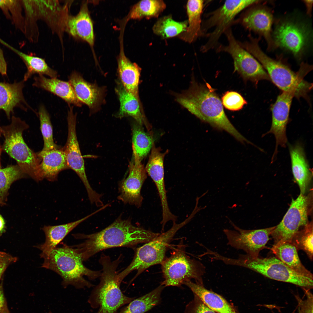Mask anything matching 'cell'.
Segmentation results:
<instances>
[{
  "mask_svg": "<svg viewBox=\"0 0 313 313\" xmlns=\"http://www.w3.org/2000/svg\"><path fill=\"white\" fill-rule=\"evenodd\" d=\"M159 234L134 226L130 218L123 219L120 216L100 232L88 234H72L76 239L85 240L72 247L83 261H85L104 250L117 247H133L139 243H147Z\"/></svg>",
  "mask_w": 313,
  "mask_h": 313,
  "instance_id": "cell-1",
  "label": "cell"
},
{
  "mask_svg": "<svg viewBox=\"0 0 313 313\" xmlns=\"http://www.w3.org/2000/svg\"><path fill=\"white\" fill-rule=\"evenodd\" d=\"M175 97L177 102L202 121L226 131L240 142L246 141L228 118L221 100L208 83L201 84L192 80L188 90Z\"/></svg>",
  "mask_w": 313,
  "mask_h": 313,
  "instance_id": "cell-2",
  "label": "cell"
},
{
  "mask_svg": "<svg viewBox=\"0 0 313 313\" xmlns=\"http://www.w3.org/2000/svg\"><path fill=\"white\" fill-rule=\"evenodd\" d=\"M249 37V41L241 42V46L260 62L273 83L283 92L291 93L297 99L307 98L312 84L305 81L304 77L310 70V66L303 63L294 72L287 65L265 54L259 46L258 39Z\"/></svg>",
  "mask_w": 313,
  "mask_h": 313,
  "instance_id": "cell-3",
  "label": "cell"
},
{
  "mask_svg": "<svg viewBox=\"0 0 313 313\" xmlns=\"http://www.w3.org/2000/svg\"><path fill=\"white\" fill-rule=\"evenodd\" d=\"M121 260V255L113 261L108 256L102 254L101 256L99 262L102 268L100 281L88 300L92 308H99L97 313H115L135 298L126 296L120 289L121 282L118 279L117 268Z\"/></svg>",
  "mask_w": 313,
  "mask_h": 313,
  "instance_id": "cell-4",
  "label": "cell"
},
{
  "mask_svg": "<svg viewBox=\"0 0 313 313\" xmlns=\"http://www.w3.org/2000/svg\"><path fill=\"white\" fill-rule=\"evenodd\" d=\"M62 244L61 247H56L51 251L48 257L44 260L42 267L60 275L62 279V285L64 288L69 285L78 289L94 286L83 276L94 280L100 277L101 272L87 268L74 248L63 243Z\"/></svg>",
  "mask_w": 313,
  "mask_h": 313,
  "instance_id": "cell-5",
  "label": "cell"
},
{
  "mask_svg": "<svg viewBox=\"0 0 313 313\" xmlns=\"http://www.w3.org/2000/svg\"><path fill=\"white\" fill-rule=\"evenodd\" d=\"M222 261L226 264L247 268L269 278L294 284L303 290H309L313 287V279L295 272L276 257L263 258L241 254L236 259L224 256Z\"/></svg>",
  "mask_w": 313,
  "mask_h": 313,
  "instance_id": "cell-6",
  "label": "cell"
},
{
  "mask_svg": "<svg viewBox=\"0 0 313 313\" xmlns=\"http://www.w3.org/2000/svg\"><path fill=\"white\" fill-rule=\"evenodd\" d=\"M28 125L20 118L13 116L9 125L0 126V132L4 138L3 148L17 161L23 172L38 182L39 167L41 160L37 153L30 149L23 137V131Z\"/></svg>",
  "mask_w": 313,
  "mask_h": 313,
  "instance_id": "cell-7",
  "label": "cell"
},
{
  "mask_svg": "<svg viewBox=\"0 0 313 313\" xmlns=\"http://www.w3.org/2000/svg\"><path fill=\"white\" fill-rule=\"evenodd\" d=\"M193 217V215L191 214L181 223H173L172 227L168 231L159 234L152 240L137 249L131 263L125 269L118 273L119 280L122 282L130 273L136 270L137 272L133 278V280L134 279L150 267L161 264L165 259L168 246L176 232L187 224Z\"/></svg>",
  "mask_w": 313,
  "mask_h": 313,
  "instance_id": "cell-8",
  "label": "cell"
},
{
  "mask_svg": "<svg viewBox=\"0 0 313 313\" xmlns=\"http://www.w3.org/2000/svg\"><path fill=\"white\" fill-rule=\"evenodd\" d=\"M260 1L252 0H227L216 9L206 14L202 22L203 36L208 37L206 43L201 47V51L206 52L215 49L220 43L223 34L235 24L236 16L247 8Z\"/></svg>",
  "mask_w": 313,
  "mask_h": 313,
  "instance_id": "cell-9",
  "label": "cell"
},
{
  "mask_svg": "<svg viewBox=\"0 0 313 313\" xmlns=\"http://www.w3.org/2000/svg\"><path fill=\"white\" fill-rule=\"evenodd\" d=\"M161 264L164 280L161 284L165 287H180L192 279L196 283L203 285L205 266L200 261L191 259L181 248H178Z\"/></svg>",
  "mask_w": 313,
  "mask_h": 313,
  "instance_id": "cell-10",
  "label": "cell"
},
{
  "mask_svg": "<svg viewBox=\"0 0 313 313\" xmlns=\"http://www.w3.org/2000/svg\"><path fill=\"white\" fill-rule=\"evenodd\" d=\"M228 44H220L216 48L217 52L229 54L234 61V72H236L245 81L257 84L260 80H270L264 68L250 53L243 47L234 37L231 28L225 32Z\"/></svg>",
  "mask_w": 313,
  "mask_h": 313,
  "instance_id": "cell-11",
  "label": "cell"
},
{
  "mask_svg": "<svg viewBox=\"0 0 313 313\" xmlns=\"http://www.w3.org/2000/svg\"><path fill=\"white\" fill-rule=\"evenodd\" d=\"M309 200L300 194L295 200L292 199L290 207L283 219L273 230L271 235L274 244L288 242L308 223Z\"/></svg>",
  "mask_w": 313,
  "mask_h": 313,
  "instance_id": "cell-12",
  "label": "cell"
},
{
  "mask_svg": "<svg viewBox=\"0 0 313 313\" xmlns=\"http://www.w3.org/2000/svg\"><path fill=\"white\" fill-rule=\"evenodd\" d=\"M73 107L68 110L67 122L68 132L66 143L62 149L66 156L69 168L74 171L79 177L86 190L91 203L97 201L101 195L93 190L89 184L85 173L84 162L81 155L76 132V114L73 112Z\"/></svg>",
  "mask_w": 313,
  "mask_h": 313,
  "instance_id": "cell-13",
  "label": "cell"
},
{
  "mask_svg": "<svg viewBox=\"0 0 313 313\" xmlns=\"http://www.w3.org/2000/svg\"><path fill=\"white\" fill-rule=\"evenodd\" d=\"M68 3L62 6L57 0H29L27 9V15L35 22L39 19L44 21L60 38L65 31L69 15L70 4Z\"/></svg>",
  "mask_w": 313,
  "mask_h": 313,
  "instance_id": "cell-14",
  "label": "cell"
},
{
  "mask_svg": "<svg viewBox=\"0 0 313 313\" xmlns=\"http://www.w3.org/2000/svg\"><path fill=\"white\" fill-rule=\"evenodd\" d=\"M235 230L224 229L223 231L228 240L227 244L237 249L241 250L252 257L259 256L260 252L265 247L275 226L255 230L243 229L230 221Z\"/></svg>",
  "mask_w": 313,
  "mask_h": 313,
  "instance_id": "cell-15",
  "label": "cell"
},
{
  "mask_svg": "<svg viewBox=\"0 0 313 313\" xmlns=\"http://www.w3.org/2000/svg\"><path fill=\"white\" fill-rule=\"evenodd\" d=\"M133 158L129 165L128 176L118 183L119 195L118 199L124 204L141 206L143 197L141 191L147 178V173L144 165L138 156L133 153Z\"/></svg>",
  "mask_w": 313,
  "mask_h": 313,
  "instance_id": "cell-16",
  "label": "cell"
},
{
  "mask_svg": "<svg viewBox=\"0 0 313 313\" xmlns=\"http://www.w3.org/2000/svg\"><path fill=\"white\" fill-rule=\"evenodd\" d=\"M293 94L283 92L279 95L272 106V122L271 128L265 134H273L275 138L276 147L272 161L276 156L279 146L285 148L287 142L286 135V126L288 122L290 108Z\"/></svg>",
  "mask_w": 313,
  "mask_h": 313,
  "instance_id": "cell-17",
  "label": "cell"
},
{
  "mask_svg": "<svg viewBox=\"0 0 313 313\" xmlns=\"http://www.w3.org/2000/svg\"><path fill=\"white\" fill-rule=\"evenodd\" d=\"M274 36L276 46L284 48L294 56L299 57L306 45L308 34L304 27L292 22L285 21L277 26Z\"/></svg>",
  "mask_w": 313,
  "mask_h": 313,
  "instance_id": "cell-18",
  "label": "cell"
},
{
  "mask_svg": "<svg viewBox=\"0 0 313 313\" xmlns=\"http://www.w3.org/2000/svg\"><path fill=\"white\" fill-rule=\"evenodd\" d=\"M273 16L265 9L253 7L243 13L236 19L235 23H239L246 29L263 36L266 40L269 48L271 49L276 46L271 36Z\"/></svg>",
  "mask_w": 313,
  "mask_h": 313,
  "instance_id": "cell-19",
  "label": "cell"
},
{
  "mask_svg": "<svg viewBox=\"0 0 313 313\" xmlns=\"http://www.w3.org/2000/svg\"><path fill=\"white\" fill-rule=\"evenodd\" d=\"M151 150L145 168L154 182L158 192L162 205V218L168 219L172 217L173 214L168 207L164 179L163 161L168 151L162 152L160 148L156 147L154 143Z\"/></svg>",
  "mask_w": 313,
  "mask_h": 313,
  "instance_id": "cell-20",
  "label": "cell"
},
{
  "mask_svg": "<svg viewBox=\"0 0 313 313\" xmlns=\"http://www.w3.org/2000/svg\"><path fill=\"white\" fill-rule=\"evenodd\" d=\"M88 3L87 1L82 2L76 15H69L66 22L65 31L74 38L86 42L93 47L94 43L93 26Z\"/></svg>",
  "mask_w": 313,
  "mask_h": 313,
  "instance_id": "cell-21",
  "label": "cell"
},
{
  "mask_svg": "<svg viewBox=\"0 0 313 313\" xmlns=\"http://www.w3.org/2000/svg\"><path fill=\"white\" fill-rule=\"evenodd\" d=\"M41 160L39 167L38 182L44 179L56 181L61 171L69 169L66 156L62 149L41 150L37 153Z\"/></svg>",
  "mask_w": 313,
  "mask_h": 313,
  "instance_id": "cell-22",
  "label": "cell"
},
{
  "mask_svg": "<svg viewBox=\"0 0 313 313\" xmlns=\"http://www.w3.org/2000/svg\"><path fill=\"white\" fill-rule=\"evenodd\" d=\"M100 209L84 217L67 223L56 225H44L42 228L46 237L44 243L35 246L41 251V258L47 259L51 251L71 231L81 223L96 213Z\"/></svg>",
  "mask_w": 313,
  "mask_h": 313,
  "instance_id": "cell-23",
  "label": "cell"
},
{
  "mask_svg": "<svg viewBox=\"0 0 313 313\" xmlns=\"http://www.w3.org/2000/svg\"><path fill=\"white\" fill-rule=\"evenodd\" d=\"M68 82L78 99L87 105L90 109H95L100 104L103 96L102 88L88 82L76 71L70 74Z\"/></svg>",
  "mask_w": 313,
  "mask_h": 313,
  "instance_id": "cell-24",
  "label": "cell"
},
{
  "mask_svg": "<svg viewBox=\"0 0 313 313\" xmlns=\"http://www.w3.org/2000/svg\"><path fill=\"white\" fill-rule=\"evenodd\" d=\"M289 149L294 177L299 186L301 193L304 194L312 177V172L301 144L290 145Z\"/></svg>",
  "mask_w": 313,
  "mask_h": 313,
  "instance_id": "cell-25",
  "label": "cell"
},
{
  "mask_svg": "<svg viewBox=\"0 0 313 313\" xmlns=\"http://www.w3.org/2000/svg\"><path fill=\"white\" fill-rule=\"evenodd\" d=\"M33 85L52 93L62 98L69 106L71 104L81 107L82 103L77 98L69 82L57 78H48L39 75L34 78Z\"/></svg>",
  "mask_w": 313,
  "mask_h": 313,
  "instance_id": "cell-26",
  "label": "cell"
},
{
  "mask_svg": "<svg viewBox=\"0 0 313 313\" xmlns=\"http://www.w3.org/2000/svg\"><path fill=\"white\" fill-rule=\"evenodd\" d=\"M184 285L199 297L209 308L217 313H239L236 309L219 294L205 288L204 285L189 281Z\"/></svg>",
  "mask_w": 313,
  "mask_h": 313,
  "instance_id": "cell-27",
  "label": "cell"
},
{
  "mask_svg": "<svg viewBox=\"0 0 313 313\" xmlns=\"http://www.w3.org/2000/svg\"><path fill=\"white\" fill-rule=\"evenodd\" d=\"M204 1L190 0L186 5L188 18V26L185 31L178 37L180 39L189 43L195 41L199 37L203 36L202 30V14Z\"/></svg>",
  "mask_w": 313,
  "mask_h": 313,
  "instance_id": "cell-28",
  "label": "cell"
},
{
  "mask_svg": "<svg viewBox=\"0 0 313 313\" xmlns=\"http://www.w3.org/2000/svg\"><path fill=\"white\" fill-rule=\"evenodd\" d=\"M118 70L123 86L128 92L139 97L138 86L141 68L125 56L121 48L118 58Z\"/></svg>",
  "mask_w": 313,
  "mask_h": 313,
  "instance_id": "cell-29",
  "label": "cell"
},
{
  "mask_svg": "<svg viewBox=\"0 0 313 313\" xmlns=\"http://www.w3.org/2000/svg\"><path fill=\"white\" fill-rule=\"evenodd\" d=\"M271 250L276 257L291 269L301 275L313 279L312 274L302 263L298 250L291 243L274 244Z\"/></svg>",
  "mask_w": 313,
  "mask_h": 313,
  "instance_id": "cell-30",
  "label": "cell"
},
{
  "mask_svg": "<svg viewBox=\"0 0 313 313\" xmlns=\"http://www.w3.org/2000/svg\"><path fill=\"white\" fill-rule=\"evenodd\" d=\"M24 86L23 81L12 84L0 82V110L8 118L14 107L23 103L27 105L22 92Z\"/></svg>",
  "mask_w": 313,
  "mask_h": 313,
  "instance_id": "cell-31",
  "label": "cell"
},
{
  "mask_svg": "<svg viewBox=\"0 0 313 313\" xmlns=\"http://www.w3.org/2000/svg\"><path fill=\"white\" fill-rule=\"evenodd\" d=\"M116 91L120 105L117 116L119 118L131 116L142 126L144 119L141 110L139 97L128 92L121 85L118 86L116 88Z\"/></svg>",
  "mask_w": 313,
  "mask_h": 313,
  "instance_id": "cell-32",
  "label": "cell"
},
{
  "mask_svg": "<svg viewBox=\"0 0 313 313\" xmlns=\"http://www.w3.org/2000/svg\"><path fill=\"white\" fill-rule=\"evenodd\" d=\"M0 42L17 53L23 60L26 66L27 71L24 77L26 81L32 75H45L51 78H57V72L50 67L45 60L41 58L29 55L16 49L7 43L1 40Z\"/></svg>",
  "mask_w": 313,
  "mask_h": 313,
  "instance_id": "cell-33",
  "label": "cell"
},
{
  "mask_svg": "<svg viewBox=\"0 0 313 313\" xmlns=\"http://www.w3.org/2000/svg\"><path fill=\"white\" fill-rule=\"evenodd\" d=\"M165 287L160 285L147 294L131 301L119 313H145L160 304L161 294Z\"/></svg>",
  "mask_w": 313,
  "mask_h": 313,
  "instance_id": "cell-34",
  "label": "cell"
},
{
  "mask_svg": "<svg viewBox=\"0 0 313 313\" xmlns=\"http://www.w3.org/2000/svg\"><path fill=\"white\" fill-rule=\"evenodd\" d=\"M166 8V4L161 0L141 1L133 6L127 19L139 20L157 18Z\"/></svg>",
  "mask_w": 313,
  "mask_h": 313,
  "instance_id": "cell-35",
  "label": "cell"
},
{
  "mask_svg": "<svg viewBox=\"0 0 313 313\" xmlns=\"http://www.w3.org/2000/svg\"><path fill=\"white\" fill-rule=\"evenodd\" d=\"M132 149L141 161L150 152L154 143L152 137L146 132L142 126L137 122L132 128Z\"/></svg>",
  "mask_w": 313,
  "mask_h": 313,
  "instance_id": "cell-36",
  "label": "cell"
},
{
  "mask_svg": "<svg viewBox=\"0 0 313 313\" xmlns=\"http://www.w3.org/2000/svg\"><path fill=\"white\" fill-rule=\"evenodd\" d=\"M187 26V21L177 22L173 20L171 15H168L158 19L152 30L155 34L167 38L178 36L185 31Z\"/></svg>",
  "mask_w": 313,
  "mask_h": 313,
  "instance_id": "cell-37",
  "label": "cell"
},
{
  "mask_svg": "<svg viewBox=\"0 0 313 313\" xmlns=\"http://www.w3.org/2000/svg\"><path fill=\"white\" fill-rule=\"evenodd\" d=\"M40 122V128L43 137L44 145L43 151H49L58 147L54 143L53 134L52 127L49 114L46 108L41 105L38 113Z\"/></svg>",
  "mask_w": 313,
  "mask_h": 313,
  "instance_id": "cell-38",
  "label": "cell"
},
{
  "mask_svg": "<svg viewBox=\"0 0 313 313\" xmlns=\"http://www.w3.org/2000/svg\"><path fill=\"white\" fill-rule=\"evenodd\" d=\"M298 251H304L310 260L313 257L312 223H308L294 236L291 242Z\"/></svg>",
  "mask_w": 313,
  "mask_h": 313,
  "instance_id": "cell-39",
  "label": "cell"
},
{
  "mask_svg": "<svg viewBox=\"0 0 313 313\" xmlns=\"http://www.w3.org/2000/svg\"><path fill=\"white\" fill-rule=\"evenodd\" d=\"M24 174L18 165L0 169V198L1 199L6 194L11 184L23 177Z\"/></svg>",
  "mask_w": 313,
  "mask_h": 313,
  "instance_id": "cell-40",
  "label": "cell"
},
{
  "mask_svg": "<svg viewBox=\"0 0 313 313\" xmlns=\"http://www.w3.org/2000/svg\"><path fill=\"white\" fill-rule=\"evenodd\" d=\"M223 105L227 109L232 111L241 109L247 102L239 93L233 91H228L221 98Z\"/></svg>",
  "mask_w": 313,
  "mask_h": 313,
  "instance_id": "cell-41",
  "label": "cell"
},
{
  "mask_svg": "<svg viewBox=\"0 0 313 313\" xmlns=\"http://www.w3.org/2000/svg\"><path fill=\"white\" fill-rule=\"evenodd\" d=\"M184 313H216L209 308L195 294L185 306Z\"/></svg>",
  "mask_w": 313,
  "mask_h": 313,
  "instance_id": "cell-42",
  "label": "cell"
},
{
  "mask_svg": "<svg viewBox=\"0 0 313 313\" xmlns=\"http://www.w3.org/2000/svg\"><path fill=\"white\" fill-rule=\"evenodd\" d=\"M306 298L304 300L296 297L298 303L299 313H313V295L309 290H304Z\"/></svg>",
  "mask_w": 313,
  "mask_h": 313,
  "instance_id": "cell-43",
  "label": "cell"
},
{
  "mask_svg": "<svg viewBox=\"0 0 313 313\" xmlns=\"http://www.w3.org/2000/svg\"><path fill=\"white\" fill-rule=\"evenodd\" d=\"M16 257L3 252H0V280L5 271L10 265L17 261Z\"/></svg>",
  "mask_w": 313,
  "mask_h": 313,
  "instance_id": "cell-44",
  "label": "cell"
},
{
  "mask_svg": "<svg viewBox=\"0 0 313 313\" xmlns=\"http://www.w3.org/2000/svg\"><path fill=\"white\" fill-rule=\"evenodd\" d=\"M7 65L2 50L0 49V73L2 75L7 74Z\"/></svg>",
  "mask_w": 313,
  "mask_h": 313,
  "instance_id": "cell-45",
  "label": "cell"
},
{
  "mask_svg": "<svg viewBox=\"0 0 313 313\" xmlns=\"http://www.w3.org/2000/svg\"><path fill=\"white\" fill-rule=\"evenodd\" d=\"M8 309L2 287L0 286V313H3Z\"/></svg>",
  "mask_w": 313,
  "mask_h": 313,
  "instance_id": "cell-46",
  "label": "cell"
},
{
  "mask_svg": "<svg viewBox=\"0 0 313 313\" xmlns=\"http://www.w3.org/2000/svg\"><path fill=\"white\" fill-rule=\"evenodd\" d=\"M5 222L2 216L0 214V236L5 232Z\"/></svg>",
  "mask_w": 313,
  "mask_h": 313,
  "instance_id": "cell-47",
  "label": "cell"
},
{
  "mask_svg": "<svg viewBox=\"0 0 313 313\" xmlns=\"http://www.w3.org/2000/svg\"><path fill=\"white\" fill-rule=\"evenodd\" d=\"M304 2L307 7V12L308 14L311 13V8L313 3L312 0H305L304 1Z\"/></svg>",
  "mask_w": 313,
  "mask_h": 313,
  "instance_id": "cell-48",
  "label": "cell"
},
{
  "mask_svg": "<svg viewBox=\"0 0 313 313\" xmlns=\"http://www.w3.org/2000/svg\"><path fill=\"white\" fill-rule=\"evenodd\" d=\"M3 313H10L8 309L6 310Z\"/></svg>",
  "mask_w": 313,
  "mask_h": 313,
  "instance_id": "cell-49",
  "label": "cell"
},
{
  "mask_svg": "<svg viewBox=\"0 0 313 313\" xmlns=\"http://www.w3.org/2000/svg\"><path fill=\"white\" fill-rule=\"evenodd\" d=\"M4 204L3 203V202L2 201V199H1L0 198V204Z\"/></svg>",
  "mask_w": 313,
  "mask_h": 313,
  "instance_id": "cell-50",
  "label": "cell"
},
{
  "mask_svg": "<svg viewBox=\"0 0 313 313\" xmlns=\"http://www.w3.org/2000/svg\"><path fill=\"white\" fill-rule=\"evenodd\" d=\"M1 147L0 146V156H1Z\"/></svg>",
  "mask_w": 313,
  "mask_h": 313,
  "instance_id": "cell-51",
  "label": "cell"
},
{
  "mask_svg": "<svg viewBox=\"0 0 313 313\" xmlns=\"http://www.w3.org/2000/svg\"><path fill=\"white\" fill-rule=\"evenodd\" d=\"M46 313H53L52 312H51V311H49L48 312H47Z\"/></svg>",
  "mask_w": 313,
  "mask_h": 313,
  "instance_id": "cell-52",
  "label": "cell"
}]
</instances>
